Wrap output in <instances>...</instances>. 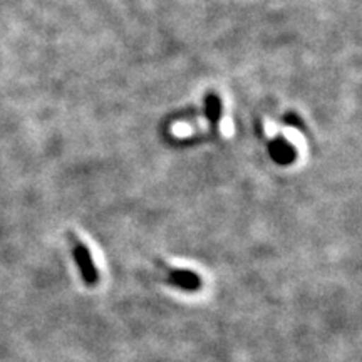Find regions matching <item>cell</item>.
<instances>
[{
	"label": "cell",
	"instance_id": "obj_1",
	"mask_svg": "<svg viewBox=\"0 0 362 362\" xmlns=\"http://www.w3.org/2000/svg\"><path fill=\"white\" fill-rule=\"evenodd\" d=\"M71 238H72V255H74L76 264L79 267L81 275H83L84 282L88 287H94V285H98L99 282V272L96 269V265H94L89 248L86 247L81 240L74 237Z\"/></svg>",
	"mask_w": 362,
	"mask_h": 362
},
{
	"label": "cell",
	"instance_id": "obj_2",
	"mask_svg": "<svg viewBox=\"0 0 362 362\" xmlns=\"http://www.w3.org/2000/svg\"><path fill=\"white\" fill-rule=\"evenodd\" d=\"M168 274V284L185 292H197L202 288V279L192 270H180L166 267Z\"/></svg>",
	"mask_w": 362,
	"mask_h": 362
},
{
	"label": "cell",
	"instance_id": "obj_3",
	"mask_svg": "<svg viewBox=\"0 0 362 362\" xmlns=\"http://www.w3.org/2000/svg\"><path fill=\"white\" fill-rule=\"evenodd\" d=\"M221 99L216 93H208L206 98H205V115L208 117V121H210V126H211V131L214 133H218V128H220V121H221Z\"/></svg>",
	"mask_w": 362,
	"mask_h": 362
},
{
	"label": "cell",
	"instance_id": "obj_4",
	"mask_svg": "<svg viewBox=\"0 0 362 362\" xmlns=\"http://www.w3.org/2000/svg\"><path fill=\"white\" fill-rule=\"evenodd\" d=\"M287 123H288V124H292V126H297V128H302V124L298 123L297 117H296V119H293V116H292V115H288V116H287Z\"/></svg>",
	"mask_w": 362,
	"mask_h": 362
}]
</instances>
